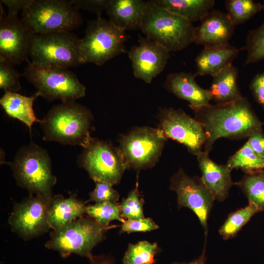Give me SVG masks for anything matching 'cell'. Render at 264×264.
<instances>
[{
  "mask_svg": "<svg viewBox=\"0 0 264 264\" xmlns=\"http://www.w3.org/2000/svg\"><path fill=\"white\" fill-rule=\"evenodd\" d=\"M194 118L201 125L206 135L204 151H211L215 141L222 137L239 139L248 137L263 123L245 97L225 103L190 107Z\"/></svg>",
  "mask_w": 264,
  "mask_h": 264,
  "instance_id": "cell-1",
  "label": "cell"
},
{
  "mask_svg": "<svg viewBox=\"0 0 264 264\" xmlns=\"http://www.w3.org/2000/svg\"><path fill=\"white\" fill-rule=\"evenodd\" d=\"M92 119V113L85 106L75 101L62 102L41 120L43 139L86 148L93 138L90 134Z\"/></svg>",
  "mask_w": 264,
  "mask_h": 264,
  "instance_id": "cell-2",
  "label": "cell"
},
{
  "mask_svg": "<svg viewBox=\"0 0 264 264\" xmlns=\"http://www.w3.org/2000/svg\"><path fill=\"white\" fill-rule=\"evenodd\" d=\"M140 29L169 52L183 49L194 43L192 23L159 7L152 0L146 1Z\"/></svg>",
  "mask_w": 264,
  "mask_h": 264,
  "instance_id": "cell-3",
  "label": "cell"
},
{
  "mask_svg": "<svg viewBox=\"0 0 264 264\" xmlns=\"http://www.w3.org/2000/svg\"><path fill=\"white\" fill-rule=\"evenodd\" d=\"M10 165L19 186L31 194L52 197L57 178L52 173L50 158L45 149L34 143L23 146Z\"/></svg>",
  "mask_w": 264,
  "mask_h": 264,
  "instance_id": "cell-4",
  "label": "cell"
},
{
  "mask_svg": "<svg viewBox=\"0 0 264 264\" xmlns=\"http://www.w3.org/2000/svg\"><path fill=\"white\" fill-rule=\"evenodd\" d=\"M112 226H104L89 217H80L50 234L46 248L58 251L63 258L75 254L88 259L93 248Z\"/></svg>",
  "mask_w": 264,
  "mask_h": 264,
  "instance_id": "cell-5",
  "label": "cell"
},
{
  "mask_svg": "<svg viewBox=\"0 0 264 264\" xmlns=\"http://www.w3.org/2000/svg\"><path fill=\"white\" fill-rule=\"evenodd\" d=\"M21 19L35 35L71 31L83 22L79 10L66 0H33Z\"/></svg>",
  "mask_w": 264,
  "mask_h": 264,
  "instance_id": "cell-6",
  "label": "cell"
},
{
  "mask_svg": "<svg viewBox=\"0 0 264 264\" xmlns=\"http://www.w3.org/2000/svg\"><path fill=\"white\" fill-rule=\"evenodd\" d=\"M125 31L113 25L109 20L97 16L89 21L80 45L81 64L93 63L102 66L106 62L126 52Z\"/></svg>",
  "mask_w": 264,
  "mask_h": 264,
  "instance_id": "cell-7",
  "label": "cell"
},
{
  "mask_svg": "<svg viewBox=\"0 0 264 264\" xmlns=\"http://www.w3.org/2000/svg\"><path fill=\"white\" fill-rule=\"evenodd\" d=\"M23 75L37 89V97L49 101L60 100L62 102L75 101L86 94V87L68 68L41 66L28 60Z\"/></svg>",
  "mask_w": 264,
  "mask_h": 264,
  "instance_id": "cell-8",
  "label": "cell"
},
{
  "mask_svg": "<svg viewBox=\"0 0 264 264\" xmlns=\"http://www.w3.org/2000/svg\"><path fill=\"white\" fill-rule=\"evenodd\" d=\"M80 39L71 31L35 35L29 57L41 66L68 68L81 64Z\"/></svg>",
  "mask_w": 264,
  "mask_h": 264,
  "instance_id": "cell-9",
  "label": "cell"
},
{
  "mask_svg": "<svg viewBox=\"0 0 264 264\" xmlns=\"http://www.w3.org/2000/svg\"><path fill=\"white\" fill-rule=\"evenodd\" d=\"M167 137L158 128L138 127L120 140L127 167L137 171L153 167L162 154Z\"/></svg>",
  "mask_w": 264,
  "mask_h": 264,
  "instance_id": "cell-10",
  "label": "cell"
},
{
  "mask_svg": "<svg viewBox=\"0 0 264 264\" xmlns=\"http://www.w3.org/2000/svg\"><path fill=\"white\" fill-rule=\"evenodd\" d=\"M78 162L94 182H105L112 186L120 182L127 168L118 148L93 138L84 148Z\"/></svg>",
  "mask_w": 264,
  "mask_h": 264,
  "instance_id": "cell-11",
  "label": "cell"
},
{
  "mask_svg": "<svg viewBox=\"0 0 264 264\" xmlns=\"http://www.w3.org/2000/svg\"><path fill=\"white\" fill-rule=\"evenodd\" d=\"M51 198L33 194L14 205L8 222L13 231L26 240L50 229L48 215Z\"/></svg>",
  "mask_w": 264,
  "mask_h": 264,
  "instance_id": "cell-12",
  "label": "cell"
},
{
  "mask_svg": "<svg viewBox=\"0 0 264 264\" xmlns=\"http://www.w3.org/2000/svg\"><path fill=\"white\" fill-rule=\"evenodd\" d=\"M170 188L177 195L178 208L190 209L206 234L207 221L215 199L201 178L190 176L179 169L172 177Z\"/></svg>",
  "mask_w": 264,
  "mask_h": 264,
  "instance_id": "cell-13",
  "label": "cell"
},
{
  "mask_svg": "<svg viewBox=\"0 0 264 264\" xmlns=\"http://www.w3.org/2000/svg\"><path fill=\"white\" fill-rule=\"evenodd\" d=\"M158 118V128L167 138L183 144L194 155L202 151L206 135L201 125L194 118L180 109L169 108L160 110Z\"/></svg>",
  "mask_w": 264,
  "mask_h": 264,
  "instance_id": "cell-14",
  "label": "cell"
},
{
  "mask_svg": "<svg viewBox=\"0 0 264 264\" xmlns=\"http://www.w3.org/2000/svg\"><path fill=\"white\" fill-rule=\"evenodd\" d=\"M0 4V58L14 65L27 61L34 34L18 15L5 14Z\"/></svg>",
  "mask_w": 264,
  "mask_h": 264,
  "instance_id": "cell-15",
  "label": "cell"
},
{
  "mask_svg": "<svg viewBox=\"0 0 264 264\" xmlns=\"http://www.w3.org/2000/svg\"><path fill=\"white\" fill-rule=\"evenodd\" d=\"M138 44L128 51L135 77L150 84L164 70L169 51L154 41L139 35Z\"/></svg>",
  "mask_w": 264,
  "mask_h": 264,
  "instance_id": "cell-16",
  "label": "cell"
},
{
  "mask_svg": "<svg viewBox=\"0 0 264 264\" xmlns=\"http://www.w3.org/2000/svg\"><path fill=\"white\" fill-rule=\"evenodd\" d=\"M235 26L227 13L213 9L195 27L194 43L204 47L227 45Z\"/></svg>",
  "mask_w": 264,
  "mask_h": 264,
  "instance_id": "cell-17",
  "label": "cell"
},
{
  "mask_svg": "<svg viewBox=\"0 0 264 264\" xmlns=\"http://www.w3.org/2000/svg\"><path fill=\"white\" fill-rule=\"evenodd\" d=\"M196 76L191 72L171 73L167 76L163 87L179 98L188 101L190 107L209 105L212 100L210 91L197 83Z\"/></svg>",
  "mask_w": 264,
  "mask_h": 264,
  "instance_id": "cell-18",
  "label": "cell"
},
{
  "mask_svg": "<svg viewBox=\"0 0 264 264\" xmlns=\"http://www.w3.org/2000/svg\"><path fill=\"white\" fill-rule=\"evenodd\" d=\"M208 154L202 151L197 155L202 173L201 178L214 199L222 201L227 198L230 189L234 184L231 178V171L226 165L214 162Z\"/></svg>",
  "mask_w": 264,
  "mask_h": 264,
  "instance_id": "cell-19",
  "label": "cell"
},
{
  "mask_svg": "<svg viewBox=\"0 0 264 264\" xmlns=\"http://www.w3.org/2000/svg\"><path fill=\"white\" fill-rule=\"evenodd\" d=\"M146 5L142 0H109L106 11L109 21L118 29H140Z\"/></svg>",
  "mask_w": 264,
  "mask_h": 264,
  "instance_id": "cell-20",
  "label": "cell"
},
{
  "mask_svg": "<svg viewBox=\"0 0 264 264\" xmlns=\"http://www.w3.org/2000/svg\"><path fill=\"white\" fill-rule=\"evenodd\" d=\"M230 44L219 47H204L197 56V75L216 76L228 66L238 56L240 51Z\"/></svg>",
  "mask_w": 264,
  "mask_h": 264,
  "instance_id": "cell-21",
  "label": "cell"
},
{
  "mask_svg": "<svg viewBox=\"0 0 264 264\" xmlns=\"http://www.w3.org/2000/svg\"><path fill=\"white\" fill-rule=\"evenodd\" d=\"M85 203L75 194L66 198L61 195L52 196L48 215L50 228L58 229L83 216L86 214Z\"/></svg>",
  "mask_w": 264,
  "mask_h": 264,
  "instance_id": "cell-22",
  "label": "cell"
},
{
  "mask_svg": "<svg viewBox=\"0 0 264 264\" xmlns=\"http://www.w3.org/2000/svg\"><path fill=\"white\" fill-rule=\"evenodd\" d=\"M159 7L192 22L201 21L213 9L214 0H152Z\"/></svg>",
  "mask_w": 264,
  "mask_h": 264,
  "instance_id": "cell-23",
  "label": "cell"
},
{
  "mask_svg": "<svg viewBox=\"0 0 264 264\" xmlns=\"http://www.w3.org/2000/svg\"><path fill=\"white\" fill-rule=\"evenodd\" d=\"M37 97L35 94L27 97L18 92L5 91L0 104L7 115L21 121L31 130L34 123L41 122L36 117L33 108Z\"/></svg>",
  "mask_w": 264,
  "mask_h": 264,
  "instance_id": "cell-24",
  "label": "cell"
},
{
  "mask_svg": "<svg viewBox=\"0 0 264 264\" xmlns=\"http://www.w3.org/2000/svg\"><path fill=\"white\" fill-rule=\"evenodd\" d=\"M238 73L237 68L231 65L213 77L209 89L212 100L217 103H222L242 97L237 84Z\"/></svg>",
  "mask_w": 264,
  "mask_h": 264,
  "instance_id": "cell-25",
  "label": "cell"
},
{
  "mask_svg": "<svg viewBox=\"0 0 264 264\" xmlns=\"http://www.w3.org/2000/svg\"><path fill=\"white\" fill-rule=\"evenodd\" d=\"M245 195L248 204L264 210V170L245 173L236 183Z\"/></svg>",
  "mask_w": 264,
  "mask_h": 264,
  "instance_id": "cell-26",
  "label": "cell"
},
{
  "mask_svg": "<svg viewBox=\"0 0 264 264\" xmlns=\"http://www.w3.org/2000/svg\"><path fill=\"white\" fill-rule=\"evenodd\" d=\"M232 171L241 169L245 173L264 170V156L254 151L246 142L235 154L231 156L226 164Z\"/></svg>",
  "mask_w": 264,
  "mask_h": 264,
  "instance_id": "cell-27",
  "label": "cell"
},
{
  "mask_svg": "<svg viewBox=\"0 0 264 264\" xmlns=\"http://www.w3.org/2000/svg\"><path fill=\"white\" fill-rule=\"evenodd\" d=\"M260 210L248 204L231 213L219 229V233L224 240L234 237L251 217Z\"/></svg>",
  "mask_w": 264,
  "mask_h": 264,
  "instance_id": "cell-28",
  "label": "cell"
},
{
  "mask_svg": "<svg viewBox=\"0 0 264 264\" xmlns=\"http://www.w3.org/2000/svg\"><path fill=\"white\" fill-rule=\"evenodd\" d=\"M158 250L155 242L143 241L130 244L123 257V264H154Z\"/></svg>",
  "mask_w": 264,
  "mask_h": 264,
  "instance_id": "cell-29",
  "label": "cell"
},
{
  "mask_svg": "<svg viewBox=\"0 0 264 264\" xmlns=\"http://www.w3.org/2000/svg\"><path fill=\"white\" fill-rule=\"evenodd\" d=\"M225 3L235 25L244 23L263 10L262 4L252 0H228Z\"/></svg>",
  "mask_w": 264,
  "mask_h": 264,
  "instance_id": "cell-30",
  "label": "cell"
},
{
  "mask_svg": "<svg viewBox=\"0 0 264 264\" xmlns=\"http://www.w3.org/2000/svg\"><path fill=\"white\" fill-rule=\"evenodd\" d=\"M86 214L105 227L110 226L109 224L112 220L123 223L125 220L121 215L120 205L115 202L95 203L86 206Z\"/></svg>",
  "mask_w": 264,
  "mask_h": 264,
  "instance_id": "cell-31",
  "label": "cell"
},
{
  "mask_svg": "<svg viewBox=\"0 0 264 264\" xmlns=\"http://www.w3.org/2000/svg\"><path fill=\"white\" fill-rule=\"evenodd\" d=\"M245 48L247 58L244 65L264 60V22L257 28L248 32Z\"/></svg>",
  "mask_w": 264,
  "mask_h": 264,
  "instance_id": "cell-32",
  "label": "cell"
},
{
  "mask_svg": "<svg viewBox=\"0 0 264 264\" xmlns=\"http://www.w3.org/2000/svg\"><path fill=\"white\" fill-rule=\"evenodd\" d=\"M137 180L135 188L123 199L120 204L121 213L125 220H136L144 218L143 213L144 200L140 197L138 189Z\"/></svg>",
  "mask_w": 264,
  "mask_h": 264,
  "instance_id": "cell-33",
  "label": "cell"
},
{
  "mask_svg": "<svg viewBox=\"0 0 264 264\" xmlns=\"http://www.w3.org/2000/svg\"><path fill=\"white\" fill-rule=\"evenodd\" d=\"M21 75L10 62L0 58V88L5 91L18 92L22 88Z\"/></svg>",
  "mask_w": 264,
  "mask_h": 264,
  "instance_id": "cell-34",
  "label": "cell"
},
{
  "mask_svg": "<svg viewBox=\"0 0 264 264\" xmlns=\"http://www.w3.org/2000/svg\"><path fill=\"white\" fill-rule=\"evenodd\" d=\"M94 190L89 193L88 199L86 202L93 201L95 203L111 202L117 203L119 198L118 193L110 183L96 181Z\"/></svg>",
  "mask_w": 264,
  "mask_h": 264,
  "instance_id": "cell-35",
  "label": "cell"
},
{
  "mask_svg": "<svg viewBox=\"0 0 264 264\" xmlns=\"http://www.w3.org/2000/svg\"><path fill=\"white\" fill-rule=\"evenodd\" d=\"M158 227V225L152 219L144 218L136 220H125L121 225V231L128 233L148 232L157 229Z\"/></svg>",
  "mask_w": 264,
  "mask_h": 264,
  "instance_id": "cell-36",
  "label": "cell"
},
{
  "mask_svg": "<svg viewBox=\"0 0 264 264\" xmlns=\"http://www.w3.org/2000/svg\"><path fill=\"white\" fill-rule=\"evenodd\" d=\"M70 2L78 10L82 9L99 16L106 10L109 0H72Z\"/></svg>",
  "mask_w": 264,
  "mask_h": 264,
  "instance_id": "cell-37",
  "label": "cell"
},
{
  "mask_svg": "<svg viewBox=\"0 0 264 264\" xmlns=\"http://www.w3.org/2000/svg\"><path fill=\"white\" fill-rule=\"evenodd\" d=\"M249 88L255 100L264 109V71L254 77Z\"/></svg>",
  "mask_w": 264,
  "mask_h": 264,
  "instance_id": "cell-38",
  "label": "cell"
},
{
  "mask_svg": "<svg viewBox=\"0 0 264 264\" xmlns=\"http://www.w3.org/2000/svg\"><path fill=\"white\" fill-rule=\"evenodd\" d=\"M247 142L254 151L264 156V133L262 128L253 132L248 137Z\"/></svg>",
  "mask_w": 264,
  "mask_h": 264,
  "instance_id": "cell-39",
  "label": "cell"
},
{
  "mask_svg": "<svg viewBox=\"0 0 264 264\" xmlns=\"http://www.w3.org/2000/svg\"><path fill=\"white\" fill-rule=\"evenodd\" d=\"M33 1V0H1L0 2L4 4L8 9V13L18 15L20 10H24Z\"/></svg>",
  "mask_w": 264,
  "mask_h": 264,
  "instance_id": "cell-40",
  "label": "cell"
},
{
  "mask_svg": "<svg viewBox=\"0 0 264 264\" xmlns=\"http://www.w3.org/2000/svg\"><path fill=\"white\" fill-rule=\"evenodd\" d=\"M89 260V264H114L111 258L104 255L92 256Z\"/></svg>",
  "mask_w": 264,
  "mask_h": 264,
  "instance_id": "cell-41",
  "label": "cell"
},
{
  "mask_svg": "<svg viewBox=\"0 0 264 264\" xmlns=\"http://www.w3.org/2000/svg\"><path fill=\"white\" fill-rule=\"evenodd\" d=\"M206 257L205 256V244L201 255L197 259L189 263H174L172 264H206Z\"/></svg>",
  "mask_w": 264,
  "mask_h": 264,
  "instance_id": "cell-42",
  "label": "cell"
},
{
  "mask_svg": "<svg viewBox=\"0 0 264 264\" xmlns=\"http://www.w3.org/2000/svg\"><path fill=\"white\" fill-rule=\"evenodd\" d=\"M262 6H263V10H264V1L263 3L262 4Z\"/></svg>",
  "mask_w": 264,
  "mask_h": 264,
  "instance_id": "cell-43",
  "label": "cell"
}]
</instances>
